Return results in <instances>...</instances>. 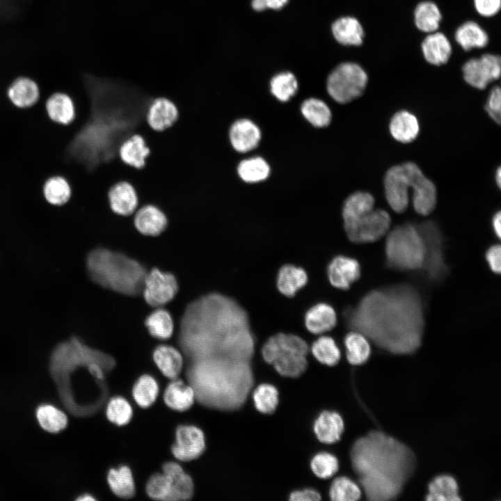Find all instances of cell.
Returning a JSON list of instances; mask_svg holds the SVG:
<instances>
[{
    "label": "cell",
    "mask_w": 501,
    "mask_h": 501,
    "mask_svg": "<svg viewBox=\"0 0 501 501\" xmlns=\"http://www.w3.org/2000/svg\"><path fill=\"white\" fill-rule=\"evenodd\" d=\"M178 340L193 361L223 358L250 362L255 351L247 312L236 301L218 293L204 295L187 305Z\"/></svg>",
    "instance_id": "6da1fadb"
},
{
    "label": "cell",
    "mask_w": 501,
    "mask_h": 501,
    "mask_svg": "<svg viewBox=\"0 0 501 501\" xmlns=\"http://www.w3.org/2000/svg\"><path fill=\"white\" fill-rule=\"evenodd\" d=\"M347 326L379 348L394 354H410L421 344L423 307L418 292L407 284L374 289L355 308L344 312Z\"/></svg>",
    "instance_id": "7a4b0ae2"
},
{
    "label": "cell",
    "mask_w": 501,
    "mask_h": 501,
    "mask_svg": "<svg viewBox=\"0 0 501 501\" xmlns=\"http://www.w3.org/2000/svg\"><path fill=\"white\" fill-rule=\"evenodd\" d=\"M351 461L366 498L387 501L400 495L413 472L415 456L401 441L375 430L355 441Z\"/></svg>",
    "instance_id": "3957f363"
},
{
    "label": "cell",
    "mask_w": 501,
    "mask_h": 501,
    "mask_svg": "<svg viewBox=\"0 0 501 501\" xmlns=\"http://www.w3.org/2000/svg\"><path fill=\"white\" fill-rule=\"evenodd\" d=\"M193 367L197 399L223 411L244 406L254 385L250 362L207 358L194 360Z\"/></svg>",
    "instance_id": "277c9868"
},
{
    "label": "cell",
    "mask_w": 501,
    "mask_h": 501,
    "mask_svg": "<svg viewBox=\"0 0 501 501\" xmlns=\"http://www.w3.org/2000/svg\"><path fill=\"white\" fill-rule=\"evenodd\" d=\"M86 267L95 283L127 296H136L142 292L148 272L138 261L105 248L90 251Z\"/></svg>",
    "instance_id": "5b68a950"
},
{
    "label": "cell",
    "mask_w": 501,
    "mask_h": 501,
    "mask_svg": "<svg viewBox=\"0 0 501 501\" xmlns=\"http://www.w3.org/2000/svg\"><path fill=\"white\" fill-rule=\"evenodd\" d=\"M385 254L390 269L402 271L422 269L426 247L418 227L410 223L395 227L386 237Z\"/></svg>",
    "instance_id": "8992f818"
},
{
    "label": "cell",
    "mask_w": 501,
    "mask_h": 501,
    "mask_svg": "<svg viewBox=\"0 0 501 501\" xmlns=\"http://www.w3.org/2000/svg\"><path fill=\"white\" fill-rule=\"evenodd\" d=\"M309 347L301 337L286 333H278L264 344L262 354L283 376L296 378L307 369Z\"/></svg>",
    "instance_id": "52a82bcc"
},
{
    "label": "cell",
    "mask_w": 501,
    "mask_h": 501,
    "mask_svg": "<svg viewBox=\"0 0 501 501\" xmlns=\"http://www.w3.org/2000/svg\"><path fill=\"white\" fill-rule=\"evenodd\" d=\"M367 82V74L360 65L352 62L342 63L329 74L326 91L336 103L345 104L360 97Z\"/></svg>",
    "instance_id": "ba28073f"
},
{
    "label": "cell",
    "mask_w": 501,
    "mask_h": 501,
    "mask_svg": "<svg viewBox=\"0 0 501 501\" xmlns=\"http://www.w3.org/2000/svg\"><path fill=\"white\" fill-rule=\"evenodd\" d=\"M426 247L425 259L422 269L428 279L438 282L443 279L448 272V267L444 260L443 238L438 225L431 221L422 222L418 226Z\"/></svg>",
    "instance_id": "9c48e42d"
},
{
    "label": "cell",
    "mask_w": 501,
    "mask_h": 501,
    "mask_svg": "<svg viewBox=\"0 0 501 501\" xmlns=\"http://www.w3.org/2000/svg\"><path fill=\"white\" fill-rule=\"evenodd\" d=\"M390 216L381 209H374L344 223V228L350 241L354 243L374 242L383 237L390 225Z\"/></svg>",
    "instance_id": "30bf717a"
},
{
    "label": "cell",
    "mask_w": 501,
    "mask_h": 501,
    "mask_svg": "<svg viewBox=\"0 0 501 501\" xmlns=\"http://www.w3.org/2000/svg\"><path fill=\"white\" fill-rule=\"evenodd\" d=\"M413 162H405L390 168L384 176V192L386 200L393 211L404 212L409 202L411 189Z\"/></svg>",
    "instance_id": "8fae6325"
},
{
    "label": "cell",
    "mask_w": 501,
    "mask_h": 501,
    "mask_svg": "<svg viewBox=\"0 0 501 501\" xmlns=\"http://www.w3.org/2000/svg\"><path fill=\"white\" fill-rule=\"evenodd\" d=\"M177 291L178 284L173 274L153 268L147 272L141 292L148 304L161 307L172 301Z\"/></svg>",
    "instance_id": "7c38bea8"
},
{
    "label": "cell",
    "mask_w": 501,
    "mask_h": 501,
    "mask_svg": "<svg viewBox=\"0 0 501 501\" xmlns=\"http://www.w3.org/2000/svg\"><path fill=\"white\" fill-rule=\"evenodd\" d=\"M462 72L468 84L477 89L484 90L491 82L500 77V56L484 54L480 58L469 59L463 65Z\"/></svg>",
    "instance_id": "4fadbf2b"
},
{
    "label": "cell",
    "mask_w": 501,
    "mask_h": 501,
    "mask_svg": "<svg viewBox=\"0 0 501 501\" xmlns=\"http://www.w3.org/2000/svg\"><path fill=\"white\" fill-rule=\"evenodd\" d=\"M228 136L232 148L239 154H246L258 148L262 138V132L260 127L252 119L241 117L230 124Z\"/></svg>",
    "instance_id": "5bb4252c"
},
{
    "label": "cell",
    "mask_w": 501,
    "mask_h": 501,
    "mask_svg": "<svg viewBox=\"0 0 501 501\" xmlns=\"http://www.w3.org/2000/svg\"><path fill=\"white\" fill-rule=\"evenodd\" d=\"M205 438L203 431L194 425H180L175 431V442L171 451L182 461L194 460L204 452Z\"/></svg>",
    "instance_id": "9a60e30c"
},
{
    "label": "cell",
    "mask_w": 501,
    "mask_h": 501,
    "mask_svg": "<svg viewBox=\"0 0 501 501\" xmlns=\"http://www.w3.org/2000/svg\"><path fill=\"white\" fill-rule=\"evenodd\" d=\"M411 189L413 205L415 212L423 216L429 215L435 209L437 192L435 184L413 162L411 168Z\"/></svg>",
    "instance_id": "2e32d148"
},
{
    "label": "cell",
    "mask_w": 501,
    "mask_h": 501,
    "mask_svg": "<svg viewBox=\"0 0 501 501\" xmlns=\"http://www.w3.org/2000/svg\"><path fill=\"white\" fill-rule=\"evenodd\" d=\"M134 228L141 234L156 237L168 228V220L165 213L153 205L138 207L133 214Z\"/></svg>",
    "instance_id": "e0dca14e"
},
{
    "label": "cell",
    "mask_w": 501,
    "mask_h": 501,
    "mask_svg": "<svg viewBox=\"0 0 501 501\" xmlns=\"http://www.w3.org/2000/svg\"><path fill=\"white\" fill-rule=\"evenodd\" d=\"M360 276V266L353 258L338 255L328 266V277L331 284L338 289H348Z\"/></svg>",
    "instance_id": "ac0fdd59"
},
{
    "label": "cell",
    "mask_w": 501,
    "mask_h": 501,
    "mask_svg": "<svg viewBox=\"0 0 501 501\" xmlns=\"http://www.w3.org/2000/svg\"><path fill=\"white\" fill-rule=\"evenodd\" d=\"M108 199L112 212L118 215H133L138 207V199L134 186L127 182L113 184L108 191Z\"/></svg>",
    "instance_id": "d6986e66"
},
{
    "label": "cell",
    "mask_w": 501,
    "mask_h": 501,
    "mask_svg": "<svg viewBox=\"0 0 501 501\" xmlns=\"http://www.w3.org/2000/svg\"><path fill=\"white\" fill-rule=\"evenodd\" d=\"M178 111L175 104L165 97L154 99L150 104L145 118L149 126L156 131H164L177 120Z\"/></svg>",
    "instance_id": "ffe728a7"
},
{
    "label": "cell",
    "mask_w": 501,
    "mask_h": 501,
    "mask_svg": "<svg viewBox=\"0 0 501 501\" xmlns=\"http://www.w3.org/2000/svg\"><path fill=\"white\" fill-rule=\"evenodd\" d=\"M271 166L262 155L244 157L238 161L236 173L239 179L246 184H257L270 176Z\"/></svg>",
    "instance_id": "44dd1931"
},
{
    "label": "cell",
    "mask_w": 501,
    "mask_h": 501,
    "mask_svg": "<svg viewBox=\"0 0 501 501\" xmlns=\"http://www.w3.org/2000/svg\"><path fill=\"white\" fill-rule=\"evenodd\" d=\"M163 399L170 408L183 412L193 406L196 395L192 385L177 378L172 379L168 384L164 392Z\"/></svg>",
    "instance_id": "7402d4cb"
},
{
    "label": "cell",
    "mask_w": 501,
    "mask_h": 501,
    "mask_svg": "<svg viewBox=\"0 0 501 501\" xmlns=\"http://www.w3.org/2000/svg\"><path fill=\"white\" fill-rule=\"evenodd\" d=\"M424 59L429 63L440 66L447 63L452 55V45L441 32L428 33L421 44Z\"/></svg>",
    "instance_id": "603a6c76"
},
{
    "label": "cell",
    "mask_w": 501,
    "mask_h": 501,
    "mask_svg": "<svg viewBox=\"0 0 501 501\" xmlns=\"http://www.w3.org/2000/svg\"><path fill=\"white\" fill-rule=\"evenodd\" d=\"M344 421L335 411H323L314 422L313 429L317 439L326 444H333L340 439L344 431Z\"/></svg>",
    "instance_id": "cb8c5ba5"
},
{
    "label": "cell",
    "mask_w": 501,
    "mask_h": 501,
    "mask_svg": "<svg viewBox=\"0 0 501 501\" xmlns=\"http://www.w3.org/2000/svg\"><path fill=\"white\" fill-rule=\"evenodd\" d=\"M153 360L159 371L167 378L174 379L181 374L184 359L182 353L174 347L161 344L152 353Z\"/></svg>",
    "instance_id": "d4e9b609"
},
{
    "label": "cell",
    "mask_w": 501,
    "mask_h": 501,
    "mask_svg": "<svg viewBox=\"0 0 501 501\" xmlns=\"http://www.w3.org/2000/svg\"><path fill=\"white\" fill-rule=\"evenodd\" d=\"M299 111L303 118L312 127L324 129L333 120V112L328 104L321 99L308 97L300 104Z\"/></svg>",
    "instance_id": "484cf974"
},
{
    "label": "cell",
    "mask_w": 501,
    "mask_h": 501,
    "mask_svg": "<svg viewBox=\"0 0 501 501\" xmlns=\"http://www.w3.org/2000/svg\"><path fill=\"white\" fill-rule=\"evenodd\" d=\"M389 130L396 141L402 143L413 141L420 132V125L415 115L406 110L396 112L390 119Z\"/></svg>",
    "instance_id": "4316f807"
},
{
    "label": "cell",
    "mask_w": 501,
    "mask_h": 501,
    "mask_svg": "<svg viewBox=\"0 0 501 501\" xmlns=\"http://www.w3.org/2000/svg\"><path fill=\"white\" fill-rule=\"evenodd\" d=\"M7 93L10 100L16 106L27 108L37 102L40 97V89L32 79L19 77L11 83Z\"/></svg>",
    "instance_id": "83f0119b"
},
{
    "label": "cell",
    "mask_w": 501,
    "mask_h": 501,
    "mask_svg": "<svg viewBox=\"0 0 501 501\" xmlns=\"http://www.w3.org/2000/svg\"><path fill=\"white\" fill-rule=\"evenodd\" d=\"M337 323L335 310L328 304L320 303L305 313V324L312 333L321 334L331 330Z\"/></svg>",
    "instance_id": "f1b7e54d"
},
{
    "label": "cell",
    "mask_w": 501,
    "mask_h": 501,
    "mask_svg": "<svg viewBox=\"0 0 501 501\" xmlns=\"http://www.w3.org/2000/svg\"><path fill=\"white\" fill-rule=\"evenodd\" d=\"M49 117L55 122L67 125L76 118V107L72 97L66 93H55L46 102Z\"/></svg>",
    "instance_id": "f546056e"
},
{
    "label": "cell",
    "mask_w": 501,
    "mask_h": 501,
    "mask_svg": "<svg viewBox=\"0 0 501 501\" xmlns=\"http://www.w3.org/2000/svg\"><path fill=\"white\" fill-rule=\"evenodd\" d=\"M149 154V148L143 138L138 134L125 139L118 150L120 159L125 164L136 168H141L145 166V159Z\"/></svg>",
    "instance_id": "4dcf8cb0"
},
{
    "label": "cell",
    "mask_w": 501,
    "mask_h": 501,
    "mask_svg": "<svg viewBox=\"0 0 501 501\" xmlns=\"http://www.w3.org/2000/svg\"><path fill=\"white\" fill-rule=\"evenodd\" d=\"M335 40L343 45L358 46L363 43L364 30L359 21L353 17H342L332 25Z\"/></svg>",
    "instance_id": "1f68e13d"
},
{
    "label": "cell",
    "mask_w": 501,
    "mask_h": 501,
    "mask_svg": "<svg viewBox=\"0 0 501 501\" xmlns=\"http://www.w3.org/2000/svg\"><path fill=\"white\" fill-rule=\"evenodd\" d=\"M374 198L367 191H357L349 195L343 202L342 217L344 223L352 221L372 211Z\"/></svg>",
    "instance_id": "d6a6232c"
},
{
    "label": "cell",
    "mask_w": 501,
    "mask_h": 501,
    "mask_svg": "<svg viewBox=\"0 0 501 501\" xmlns=\"http://www.w3.org/2000/svg\"><path fill=\"white\" fill-rule=\"evenodd\" d=\"M162 471L169 475L173 479V501L189 500L193 495V479L179 463L166 462L163 465Z\"/></svg>",
    "instance_id": "836d02e7"
},
{
    "label": "cell",
    "mask_w": 501,
    "mask_h": 501,
    "mask_svg": "<svg viewBox=\"0 0 501 501\" xmlns=\"http://www.w3.org/2000/svg\"><path fill=\"white\" fill-rule=\"evenodd\" d=\"M305 271L292 264L283 266L278 273L277 287L283 295L292 297L307 283Z\"/></svg>",
    "instance_id": "e575fe53"
},
{
    "label": "cell",
    "mask_w": 501,
    "mask_h": 501,
    "mask_svg": "<svg viewBox=\"0 0 501 501\" xmlns=\"http://www.w3.org/2000/svg\"><path fill=\"white\" fill-rule=\"evenodd\" d=\"M454 38L465 51L484 48L488 43L487 33L473 21L466 22L459 26L456 30Z\"/></svg>",
    "instance_id": "d590c367"
},
{
    "label": "cell",
    "mask_w": 501,
    "mask_h": 501,
    "mask_svg": "<svg viewBox=\"0 0 501 501\" xmlns=\"http://www.w3.org/2000/svg\"><path fill=\"white\" fill-rule=\"evenodd\" d=\"M107 482L112 492L121 498H130L135 493V483L131 469L127 466L111 468Z\"/></svg>",
    "instance_id": "8d00e7d4"
},
{
    "label": "cell",
    "mask_w": 501,
    "mask_h": 501,
    "mask_svg": "<svg viewBox=\"0 0 501 501\" xmlns=\"http://www.w3.org/2000/svg\"><path fill=\"white\" fill-rule=\"evenodd\" d=\"M441 19L440 10L433 1H421L415 8V24L422 32L430 33L437 31Z\"/></svg>",
    "instance_id": "74e56055"
},
{
    "label": "cell",
    "mask_w": 501,
    "mask_h": 501,
    "mask_svg": "<svg viewBox=\"0 0 501 501\" xmlns=\"http://www.w3.org/2000/svg\"><path fill=\"white\" fill-rule=\"evenodd\" d=\"M426 499L429 501L460 500L455 479L447 475L435 477L429 484Z\"/></svg>",
    "instance_id": "f35d334b"
},
{
    "label": "cell",
    "mask_w": 501,
    "mask_h": 501,
    "mask_svg": "<svg viewBox=\"0 0 501 501\" xmlns=\"http://www.w3.org/2000/svg\"><path fill=\"white\" fill-rule=\"evenodd\" d=\"M346 355L349 363L359 365L365 363L370 356L368 339L362 333L352 331L344 337Z\"/></svg>",
    "instance_id": "ab89813d"
},
{
    "label": "cell",
    "mask_w": 501,
    "mask_h": 501,
    "mask_svg": "<svg viewBox=\"0 0 501 501\" xmlns=\"http://www.w3.org/2000/svg\"><path fill=\"white\" fill-rule=\"evenodd\" d=\"M149 333L156 339L167 340L173 333L174 323L170 312L158 308L150 313L145 320Z\"/></svg>",
    "instance_id": "60d3db41"
},
{
    "label": "cell",
    "mask_w": 501,
    "mask_h": 501,
    "mask_svg": "<svg viewBox=\"0 0 501 501\" xmlns=\"http://www.w3.org/2000/svg\"><path fill=\"white\" fill-rule=\"evenodd\" d=\"M299 84L296 77L289 72L276 74L270 81L269 90L276 100L288 102L297 93Z\"/></svg>",
    "instance_id": "b9f144b4"
},
{
    "label": "cell",
    "mask_w": 501,
    "mask_h": 501,
    "mask_svg": "<svg viewBox=\"0 0 501 501\" xmlns=\"http://www.w3.org/2000/svg\"><path fill=\"white\" fill-rule=\"evenodd\" d=\"M159 385L149 374H143L134 383L132 396L135 402L142 408L152 406L159 395Z\"/></svg>",
    "instance_id": "7bdbcfd3"
},
{
    "label": "cell",
    "mask_w": 501,
    "mask_h": 501,
    "mask_svg": "<svg viewBox=\"0 0 501 501\" xmlns=\"http://www.w3.org/2000/svg\"><path fill=\"white\" fill-rule=\"evenodd\" d=\"M36 418L40 426L49 433L59 432L67 424V415L50 404L39 406L36 411Z\"/></svg>",
    "instance_id": "ee69618b"
},
{
    "label": "cell",
    "mask_w": 501,
    "mask_h": 501,
    "mask_svg": "<svg viewBox=\"0 0 501 501\" xmlns=\"http://www.w3.org/2000/svg\"><path fill=\"white\" fill-rule=\"evenodd\" d=\"M46 200L54 205H63L71 198L72 191L70 183L63 177L49 178L43 188Z\"/></svg>",
    "instance_id": "f6af8a7d"
},
{
    "label": "cell",
    "mask_w": 501,
    "mask_h": 501,
    "mask_svg": "<svg viewBox=\"0 0 501 501\" xmlns=\"http://www.w3.org/2000/svg\"><path fill=\"white\" fill-rule=\"evenodd\" d=\"M311 351L314 357L321 363L334 366L340 360V351L335 341L329 336H321L315 340Z\"/></svg>",
    "instance_id": "bcb514c9"
},
{
    "label": "cell",
    "mask_w": 501,
    "mask_h": 501,
    "mask_svg": "<svg viewBox=\"0 0 501 501\" xmlns=\"http://www.w3.org/2000/svg\"><path fill=\"white\" fill-rule=\"evenodd\" d=\"M147 495L153 500H173V485L171 477L166 472L152 475L146 483Z\"/></svg>",
    "instance_id": "7dc6e473"
},
{
    "label": "cell",
    "mask_w": 501,
    "mask_h": 501,
    "mask_svg": "<svg viewBox=\"0 0 501 501\" xmlns=\"http://www.w3.org/2000/svg\"><path fill=\"white\" fill-rule=\"evenodd\" d=\"M253 400L255 408L259 412L264 414L272 413L278 404V391L271 384H260L253 392Z\"/></svg>",
    "instance_id": "c3c4849f"
},
{
    "label": "cell",
    "mask_w": 501,
    "mask_h": 501,
    "mask_svg": "<svg viewBox=\"0 0 501 501\" xmlns=\"http://www.w3.org/2000/svg\"><path fill=\"white\" fill-rule=\"evenodd\" d=\"M360 486L347 477L335 478L330 487L329 495L333 501H356L361 496Z\"/></svg>",
    "instance_id": "681fc988"
},
{
    "label": "cell",
    "mask_w": 501,
    "mask_h": 501,
    "mask_svg": "<svg viewBox=\"0 0 501 501\" xmlns=\"http://www.w3.org/2000/svg\"><path fill=\"white\" fill-rule=\"evenodd\" d=\"M132 415L133 409L131 404L122 397H113L106 404V415L107 419L118 426H123L129 423Z\"/></svg>",
    "instance_id": "f907efd6"
},
{
    "label": "cell",
    "mask_w": 501,
    "mask_h": 501,
    "mask_svg": "<svg viewBox=\"0 0 501 501\" xmlns=\"http://www.w3.org/2000/svg\"><path fill=\"white\" fill-rule=\"evenodd\" d=\"M310 467L313 473L319 478L328 479L333 477L339 469V462L333 454L320 452L312 459Z\"/></svg>",
    "instance_id": "816d5d0a"
},
{
    "label": "cell",
    "mask_w": 501,
    "mask_h": 501,
    "mask_svg": "<svg viewBox=\"0 0 501 501\" xmlns=\"http://www.w3.org/2000/svg\"><path fill=\"white\" fill-rule=\"evenodd\" d=\"M484 109L489 117L497 124L501 121V89L499 86H494L487 98Z\"/></svg>",
    "instance_id": "f5cc1de1"
},
{
    "label": "cell",
    "mask_w": 501,
    "mask_h": 501,
    "mask_svg": "<svg viewBox=\"0 0 501 501\" xmlns=\"http://www.w3.org/2000/svg\"><path fill=\"white\" fill-rule=\"evenodd\" d=\"M474 6L480 15L490 17L500 11L501 0H474Z\"/></svg>",
    "instance_id": "db71d44e"
},
{
    "label": "cell",
    "mask_w": 501,
    "mask_h": 501,
    "mask_svg": "<svg viewBox=\"0 0 501 501\" xmlns=\"http://www.w3.org/2000/svg\"><path fill=\"white\" fill-rule=\"evenodd\" d=\"M501 248L499 244L491 246L486 251L485 257L491 271L495 273H500Z\"/></svg>",
    "instance_id": "11a10c76"
},
{
    "label": "cell",
    "mask_w": 501,
    "mask_h": 501,
    "mask_svg": "<svg viewBox=\"0 0 501 501\" xmlns=\"http://www.w3.org/2000/svg\"><path fill=\"white\" fill-rule=\"evenodd\" d=\"M291 501H319L321 495L315 489L305 488L301 491H294L289 495Z\"/></svg>",
    "instance_id": "9f6ffc18"
},
{
    "label": "cell",
    "mask_w": 501,
    "mask_h": 501,
    "mask_svg": "<svg viewBox=\"0 0 501 501\" xmlns=\"http://www.w3.org/2000/svg\"><path fill=\"white\" fill-rule=\"evenodd\" d=\"M492 227L494 231V233L498 237V239H500L501 237V212L500 211H498L493 216L492 218Z\"/></svg>",
    "instance_id": "6f0895ef"
},
{
    "label": "cell",
    "mask_w": 501,
    "mask_h": 501,
    "mask_svg": "<svg viewBox=\"0 0 501 501\" xmlns=\"http://www.w3.org/2000/svg\"><path fill=\"white\" fill-rule=\"evenodd\" d=\"M266 8L278 10L283 8L288 0H264Z\"/></svg>",
    "instance_id": "680465c9"
},
{
    "label": "cell",
    "mask_w": 501,
    "mask_h": 501,
    "mask_svg": "<svg viewBox=\"0 0 501 501\" xmlns=\"http://www.w3.org/2000/svg\"><path fill=\"white\" fill-rule=\"evenodd\" d=\"M495 179L496 184L498 185V188H500L501 185V168L500 167H498L497 170H495Z\"/></svg>",
    "instance_id": "91938a15"
},
{
    "label": "cell",
    "mask_w": 501,
    "mask_h": 501,
    "mask_svg": "<svg viewBox=\"0 0 501 501\" xmlns=\"http://www.w3.org/2000/svg\"><path fill=\"white\" fill-rule=\"evenodd\" d=\"M77 500L86 501V500H95V498L89 494H84L77 498Z\"/></svg>",
    "instance_id": "94428289"
}]
</instances>
